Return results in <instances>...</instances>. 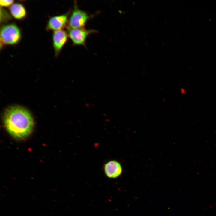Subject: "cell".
I'll return each instance as SVG.
<instances>
[{
	"instance_id": "cell-6",
	"label": "cell",
	"mask_w": 216,
	"mask_h": 216,
	"mask_svg": "<svg viewBox=\"0 0 216 216\" xmlns=\"http://www.w3.org/2000/svg\"><path fill=\"white\" fill-rule=\"evenodd\" d=\"M68 36V34L64 30L54 32L52 36L53 44L56 55H58L67 43Z\"/></svg>"
},
{
	"instance_id": "cell-7",
	"label": "cell",
	"mask_w": 216,
	"mask_h": 216,
	"mask_svg": "<svg viewBox=\"0 0 216 216\" xmlns=\"http://www.w3.org/2000/svg\"><path fill=\"white\" fill-rule=\"evenodd\" d=\"M68 14L67 13L51 17L48 21L47 29L54 31L62 30L67 23Z\"/></svg>"
},
{
	"instance_id": "cell-3",
	"label": "cell",
	"mask_w": 216,
	"mask_h": 216,
	"mask_svg": "<svg viewBox=\"0 0 216 216\" xmlns=\"http://www.w3.org/2000/svg\"><path fill=\"white\" fill-rule=\"evenodd\" d=\"M91 17L86 12L79 9L75 4L68 22L69 29L84 28Z\"/></svg>"
},
{
	"instance_id": "cell-9",
	"label": "cell",
	"mask_w": 216,
	"mask_h": 216,
	"mask_svg": "<svg viewBox=\"0 0 216 216\" xmlns=\"http://www.w3.org/2000/svg\"><path fill=\"white\" fill-rule=\"evenodd\" d=\"M14 2L13 0H1L0 5L2 7H8L12 5Z\"/></svg>"
},
{
	"instance_id": "cell-5",
	"label": "cell",
	"mask_w": 216,
	"mask_h": 216,
	"mask_svg": "<svg viewBox=\"0 0 216 216\" xmlns=\"http://www.w3.org/2000/svg\"><path fill=\"white\" fill-rule=\"evenodd\" d=\"M103 169L105 175L110 178H117L120 176L122 172L121 164L115 160H110L105 163Z\"/></svg>"
},
{
	"instance_id": "cell-2",
	"label": "cell",
	"mask_w": 216,
	"mask_h": 216,
	"mask_svg": "<svg viewBox=\"0 0 216 216\" xmlns=\"http://www.w3.org/2000/svg\"><path fill=\"white\" fill-rule=\"evenodd\" d=\"M21 33L19 27L15 24H10L3 26L0 31V39L3 44L14 45L19 42Z\"/></svg>"
},
{
	"instance_id": "cell-4",
	"label": "cell",
	"mask_w": 216,
	"mask_h": 216,
	"mask_svg": "<svg viewBox=\"0 0 216 216\" xmlns=\"http://www.w3.org/2000/svg\"><path fill=\"white\" fill-rule=\"evenodd\" d=\"M94 30H87L84 28L69 29L68 35L75 45L86 47V39L89 34L95 33Z\"/></svg>"
},
{
	"instance_id": "cell-8",
	"label": "cell",
	"mask_w": 216,
	"mask_h": 216,
	"mask_svg": "<svg viewBox=\"0 0 216 216\" xmlns=\"http://www.w3.org/2000/svg\"><path fill=\"white\" fill-rule=\"evenodd\" d=\"M12 16L16 19L21 20L26 16V11L24 6L19 3H15L12 5L9 8Z\"/></svg>"
},
{
	"instance_id": "cell-1",
	"label": "cell",
	"mask_w": 216,
	"mask_h": 216,
	"mask_svg": "<svg viewBox=\"0 0 216 216\" xmlns=\"http://www.w3.org/2000/svg\"><path fill=\"white\" fill-rule=\"evenodd\" d=\"M3 121L8 131L18 139L28 136L34 126L33 120L30 113L25 109L19 106L7 109L4 114Z\"/></svg>"
}]
</instances>
